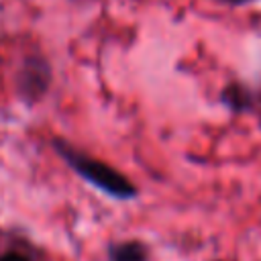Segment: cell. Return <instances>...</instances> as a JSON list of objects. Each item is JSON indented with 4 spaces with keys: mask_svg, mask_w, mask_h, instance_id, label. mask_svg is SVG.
<instances>
[{
    "mask_svg": "<svg viewBox=\"0 0 261 261\" xmlns=\"http://www.w3.org/2000/svg\"><path fill=\"white\" fill-rule=\"evenodd\" d=\"M53 147L55 151L61 155V159L80 175L84 177L86 181H90L92 186H96L98 190H102L104 194L112 196V198H118V200H128V198H135L137 194V188L120 173L116 171L114 167L106 165L104 161H98L94 157H88L80 151H75L69 143L61 141V139H55L53 141Z\"/></svg>",
    "mask_w": 261,
    "mask_h": 261,
    "instance_id": "6da1fadb",
    "label": "cell"
},
{
    "mask_svg": "<svg viewBox=\"0 0 261 261\" xmlns=\"http://www.w3.org/2000/svg\"><path fill=\"white\" fill-rule=\"evenodd\" d=\"M224 2H247V0H224Z\"/></svg>",
    "mask_w": 261,
    "mask_h": 261,
    "instance_id": "8992f818",
    "label": "cell"
},
{
    "mask_svg": "<svg viewBox=\"0 0 261 261\" xmlns=\"http://www.w3.org/2000/svg\"><path fill=\"white\" fill-rule=\"evenodd\" d=\"M51 80V71L49 65L43 59H29L24 63V67L18 73V92L24 100H39Z\"/></svg>",
    "mask_w": 261,
    "mask_h": 261,
    "instance_id": "7a4b0ae2",
    "label": "cell"
},
{
    "mask_svg": "<svg viewBox=\"0 0 261 261\" xmlns=\"http://www.w3.org/2000/svg\"><path fill=\"white\" fill-rule=\"evenodd\" d=\"M0 261H29V259L22 257V255H18V253H4L0 257Z\"/></svg>",
    "mask_w": 261,
    "mask_h": 261,
    "instance_id": "5b68a950",
    "label": "cell"
},
{
    "mask_svg": "<svg viewBox=\"0 0 261 261\" xmlns=\"http://www.w3.org/2000/svg\"><path fill=\"white\" fill-rule=\"evenodd\" d=\"M222 100H224L230 108H234V110H241V108L247 106V94H245L239 86H230V88H226L224 94H222Z\"/></svg>",
    "mask_w": 261,
    "mask_h": 261,
    "instance_id": "277c9868",
    "label": "cell"
},
{
    "mask_svg": "<svg viewBox=\"0 0 261 261\" xmlns=\"http://www.w3.org/2000/svg\"><path fill=\"white\" fill-rule=\"evenodd\" d=\"M108 261H147V249L139 241L114 243L108 249Z\"/></svg>",
    "mask_w": 261,
    "mask_h": 261,
    "instance_id": "3957f363",
    "label": "cell"
}]
</instances>
